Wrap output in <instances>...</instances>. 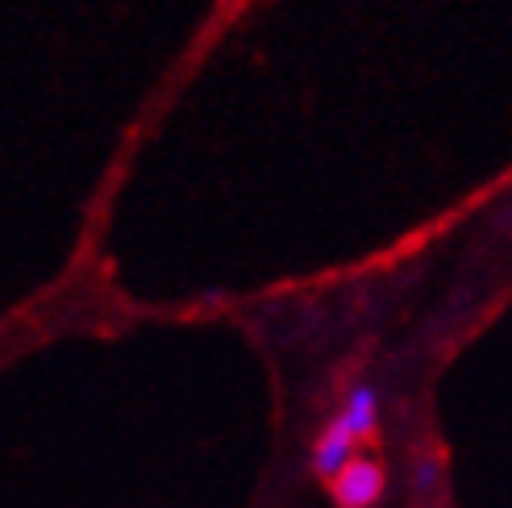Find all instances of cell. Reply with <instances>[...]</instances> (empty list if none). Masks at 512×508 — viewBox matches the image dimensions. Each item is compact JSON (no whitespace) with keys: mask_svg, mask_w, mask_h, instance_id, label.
<instances>
[{"mask_svg":"<svg viewBox=\"0 0 512 508\" xmlns=\"http://www.w3.org/2000/svg\"><path fill=\"white\" fill-rule=\"evenodd\" d=\"M354 446H358V442L334 421V425H329L325 434L317 438V446H313V471H317L321 479H334V475L354 459Z\"/></svg>","mask_w":512,"mask_h":508,"instance_id":"obj_2","label":"cell"},{"mask_svg":"<svg viewBox=\"0 0 512 508\" xmlns=\"http://www.w3.org/2000/svg\"><path fill=\"white\" fill-rule=\"evenodd\" d=\"M438 475H442V463H438V459H421L417 471H413V484H417L421 492H429L433 484H438Z\"/></svg>","mask_w":512,"mask_h":508,"instance_id":"obj_4","label":"cell"},{"mask_svg":"<svg viewBox=\"0 0 512 508\" xmlns=\"http://www.w3.org/2000/svg\"><path fill=\"white\" fill-rule=\"evenodd\" d=\"M338 425L346 429V434L358 442V438H367L371 429L379 425V392L375 388H354L342 404V413H338Z\"/></svg>","mask_w":512,"mask_h":508,"instance_id":"obj_3","label":"cell"},{"mask_svg":"<svg viewBox=\"0 0 512 508\" xmlns=\"http://www.w3.org/2000/svg\"><path fill=\"white\" fill-rule=\"evenodd\" d=\"M329 492H334V500L342 508H371L383 496V471H379V463L354 454V459L329 479Z\"/></svg>","mask_w":512,"mask_h":508,"instance_id":"obj_1","label":"cell"}]
</instances>
